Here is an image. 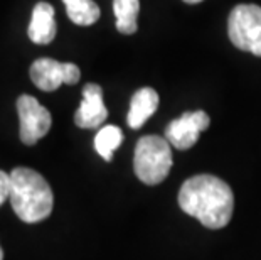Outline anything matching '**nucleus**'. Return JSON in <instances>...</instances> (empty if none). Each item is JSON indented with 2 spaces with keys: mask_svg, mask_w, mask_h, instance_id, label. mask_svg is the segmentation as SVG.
<instances>
[{
  "mask_svg": "<svg viewBox=\"0 0 261 260\" xmlns=\"http://www.w3.org/2000/svg\"><path fill=\"white\" fill-rule=\"evenodd\" d=\"M0 260H4V250H2V247H0Z\"/></svg>",
  "mask_w": 261,
  "mask_h": 260,
  "instance_id": "dca6fc26",
  "label": "nucleus"
},
{
  "mask_svg": "<svg viewBox=\"0 0 261 260\" xmlns=\"http://www.w3.org/2000/svg\"><path fill=\"white\" fill-rule=\"evenodd\" d=\"M159 107V93L153 88H142L135 95L132 97L130 102V112L126 122L130 129H140L143 124L157 112Z\"/></svg>",
  "mask_w": 261,
  "mask_h": 260,
  "instance_id": "9d476101",
  "label": "nucleus"
},
{
  "mask_svg": "<svg viewBox=\"0 0 261 260\" xmlns=\"http://www.w3.org/2000/svg\"><path fill=\"white\" fill-rule=\"evenodd\" d=\"M121 140H123V134L118 127L115 125H107L94 137V149L105 160H112L113 152L120 147Z\"/></svg>",
  "mask_w": 261,
  "mask_h": 260,
  "instance_id": "ddd939ff",
  "label": "nucleus"
},
{
  "mask_svg": "<svg viewBox=\"0 0 261 260\" xmlns=\"http://www.w3.org/2000/svg\"><path fill=\"white\" fill-rule=\"evenodd\" d=\"M108 117L103 103V90L96 83H88L83 88V102L74 113V124L81 129H98Z\"/></svg>",
  "mask_w": 261,
  "mask_h": 260,
  "instance_id": "6e6552de",
  "label": "nucleus"
},
{
  "mask_svg": "<svg viewBox=\"0 0 261 260\" xmlns=\"http://www.w3.org/2000/svg\"><path fill=\"white\" fill-rule=\"evenodd\" d=\"M172 168L170 142L159 135H145L137 142L133 169L137 178L148 186L162 182Z\"/></svg>",
  "mask_w": 261,
  "mask_h": 260,
  "instance_id": "7ed1b4c3",
  "label": "nucleus"
},
{
  "mask_svg": "<svg viewBox=\"0 0 261 260\" xmlns=\"http://www.w3.org/2000/svg\"><path fill=\"white\" fill-rule=\"evenodd\" d=\"M10 204L25 223H39L53 211L51 186L41 174L29 168H15L10 173Z\"/></svg>",
  "mask_w": 261,
  "mask_h": 260,
  "instance_id": "f03ea898",
  "label": "nucleus"
},
{
  "mask_svg": "<svg viewBox=\"0 0 261 260\" xmlns=\"http://www.w3.org/2000/svg\"><path fill=\"white\" fill-rule=\"evenodd\" d=\"M17 112L20 120L19 135L25 146H34L51 129V113L34 97L20 95L17 100Z\"/></svg>",
  "mask_w": 261,
  "mask_h": 260,
  "instance_id": "39448f33",
  "label": "nucleus"
},
{
  "mask_svg": "<svg viewBox=\"0 0 261 260\" xmlns=\"http://www.w3.org/2000/svg\"><path fill=\"white\" fill-rule=\"evenodd\" d=\"M227 34L238 49L261 56V7L243 4L232 9Z\"/></svg>",
  "mask_w": 261,
  "mask_h": 260,
  "instance_id": "20e7f679",
  "label": "nucleus"
},
{
  "mask_svg": "<svg viewBox=\"0 0 261 260\" xmlns=\"http://www.w3.org/2000/svg\"><path fill=\"white\" fill-rule=\"evenodd\" d=\"M113 12L116 15V29L126 36L135 34L140 0H113Z\"/></svg>",
  "mask_w": 261,
  "mask_h": 260,
  "instance_id": "9b49d317",
  "label": "nucleus"
},
{
  "mask_svg": "<svg viewBox=\"0 0 261 260\" xmlns=\"http://www.w3.org/2000/svg\"><path fill=\"white\" fill-rule=\"evenodd\" d=\"M186 4H199V2H202V0H184Z\"/></svg>",
  "mask_w": 261,
  "mask_h": 260,
  "instance_id": "2eb2a0df",
  "label": "nucleus"
},
{
  "mask_svg": "<svg viewBox=\"0 0 261 260\" xmlns=\"http://www.w3.org/2000/svg\"><path fill=\"white\" fill-rule=\"evenodd\" d=\"M31 80L42 91H54L66 83L76 85L81 78V71L73 63H59L51 58H41L31 66Z\"/></svg>",
  "mask_w": 261,
  "mask_h": 260,
  "instance_id": "423d86ee",
  "label": "nucleus"
},
{
  "mask_svg": "<svg viewBox=\"0 0 261 260\" xmlns=\"http://www.w3.org/2000/svg\"><path fill=\"white\" fill-rule=\"evenodd\" d=\"M211 119L209 115L197 110V112H187L180 115L179 119L172 120L165 129V139L170 142L172 147L179 151H187L194 147V144L199 140L201 132L209 127Z\"/></svg>",
  "mask_w": 261,
  "mask_h": 260,
  "instance_id": "0eeeda50",
  "label": "nucleus"
},
{
  "mask_svg": "<svg viewBox=\"0 0 261 260\" xmlns=\"http://www.w3.org/2000/svg\"><path fill=\"white\" fill-rule=\"evenodd\" d=\"M56 20H54V7L47 2L36 4L32 10L29 24V39L34 44H49L56 37Z\"/></svg>",
  "mask_w": 261,
  "mask_h": 260,
  "instance_id": "1a4fd4ad",
  "label": "nucleus"
},
{
  "mask_svg": "<svg viewBox=\"0 0 261 260\" xmlns=\"http://www.w3.org/2000/svg\"><path fill=\"white\" fill-rule=\"evenodd\" d=\"M10 198V174L0 171V206Z\"/></svg>",
  "mask_w": 261,
  "mask_h": 260,
  "instance_id": "4468645a",
  "label": "nucleus"
},
{
  "mask_svg": "<svg viewBox=\"0 0 261 260\" xmlns=\"http://www.w3.org/2000/svg\"><path fill=\"white\" fill-rule=\"evenodd\" d=\"M182 211L197 218L211 230L223 228L231 221L234 195L223 179L211 174L189 178L179 191Z\"/></svg>",
  "mask_w": 261,
  "mask_h": 260,
  "instance_id": "f257e3e1",
  "label": "nucleus"
},
{
  "mask_svg": "<svg viewBox=\"0 0 261 260\" xmlns=\"http://www.w3.org/2000/svg\"><path fill=\"white\" fill-rule=\"evenodd\" d=\"M63 2L68 17L77 26H91L101 15L99 7L93 0H63Z\"/></svg>",
  "mask_w": 261,
  "mask_h": 260,
  "instance_id": "f8f14e48",
  "label": "nucleus"
}]
</instances>
